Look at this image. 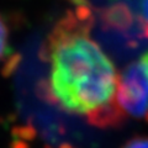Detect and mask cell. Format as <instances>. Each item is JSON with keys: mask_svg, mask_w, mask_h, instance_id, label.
<instances>
[{"mask_svg": "<svg viewBox=\"0 0 148 148\" xmlns=\"http://www.w3.org/2000/svg\"><path fill=\"white\" fill-rule=\"evenodd\" d=\"M89 10L78 9L58 22L41 48L49 64L41 94L51 105L94 127L117 128L126 121L119 105L120 73L89 36Z\"/></svg>", "mask_w": 148, "mask_h": 148, "instance_id": "1", "label": "cell"}, {"mask_svg": "<svg viewBox=\"0 0 148 148\" xmlns=\"http://www.w3.org/2000/svg\"><path fill=\"white\" fill-rule=\"evenodd\" d=\"M117 100L126 117L148 122V51L120 73Z\"/></svg>", "mask_w": 148, "mask_h": 148, "instance_id": "2", "label": "cell"}, {"mask_svg": "<svg viewBox=\"0 0 148 148\" xmlns=\"http://www.w3.org/2000/svg\"><path fill=\"white\" fill-rule=\"evenodd\" d=\"M9 52V27L4 17L0 15V61Z\"/></svg>", "mask_w": 148, "mask_h": 148, "instance_id": "3", "label": "cell"}, {"mask_svg": "<svg viewBox=\"0 0 148 148\" xmlns=\"http://www.w3.org/2000/svg\"><path fill=\"white\" fill-rule=\"evenodd\" d=\"M138 18L142 35L148 38V0H138Z\"/></svg>", "mask_w": 148, "mask_h": 148, "instance_id": "4", "label": "cell"}, {"mask_svg": "<svg viewBox=\"0 0 148 148\" xmlns=\"http://www.w3.org/2000/svg\"><path fill=\"white\" fill-rule=\"evenodd\" d=\"M120 148H148V136H135L125 142Z\"/></svg>", "mask_w": 148, "mask_h": 148, "instance_id": "5", "label": "cell"}]
</instances>
